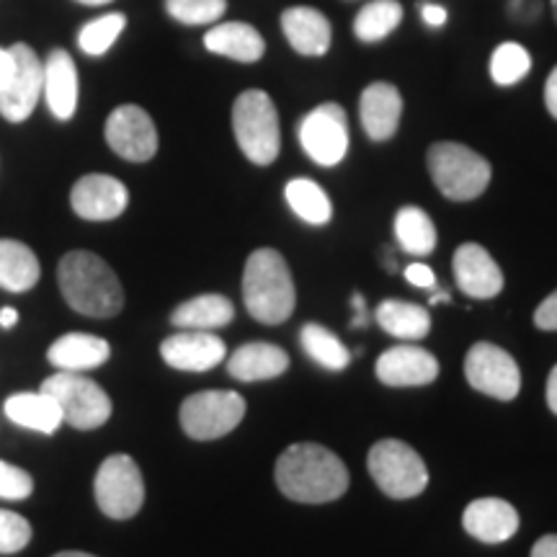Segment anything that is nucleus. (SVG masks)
I'll list each match as a JSON object with an SVG mask.
<instances>
[{"label":"nucleus","instance_id":"f257e3e1","mask_svg":"<svg viewBox=\"0 0 557 557\" xmlns=\"http://www.w3.org/2000/svg\"><path fill=\"white\" fill-rule=\"evenodd\" d=\"M276 485L297 504H331L348 491V470L320 444H292L276 462Z\"/></svg>","mask_w":557,"mask_h":557},{"label":"nucleus","instance_id":"f03ea898","mask_svg":"<svg viewBox=\"0 0 557 557\" xmlns=\"http://www.w3.org/2000/svg\"><path fill=\"white\" fill-rule=\"evenodd\" d=\"M58 284L70 308L86 318H114L124 308L120 276L90 250H70L62 256Z\"/></svg>","mask_w":557,"mask_h":557},{"label":"nucleus","instance_id":"7ed1b4c3","mask_svg":"<svg viewBox=\"0 0 557 557\" xmlns=\"http://www.w3.org/2000/svg\"><path fill=\"white\" fill-rule=\"evenodd\" d=\"M243 299L250 315L263 325L284 323L295 312V282L278 250L259 248L248 256L243 271Z\"/></svg>","mask_w":557,"mask_h":557},{"label":"nucleus","instance_id":"20e7f679","mask_svg":"<svg viewBox=\"0 0 557 557\" xmlns=\"http://www.w3.org/2000/svg\"><path fill=\"white\" fill-rule=\"evenodd\" d=\"M436 189L451 201H472L491 184V163L459 143H436L426 156Z\"/></svg>","mask_w":557,"mask_h":557},{"label":"nucleus","instance_id":"39448f33","mask_svg":"<svg viewBox=\"0 0 557 557\" xmlns=\"http://www.w3.org/2000/svg\"><path fill=\"white\" fill-rule=\"evenodd\" d=\"M233 132L243 156L256 165H271L282 148L278 114L267 90H246L233 103Z\"/></svg>","mask_w":557,"mask_h":557},{"label":"nucleus","instance_id":"423d86ee","mask_svg":"<svg viewBox=\"0 0 557 557\" xmlns=\"http://www.w3.org/2000/svg\"><path fill=\"white\" fill-rule=\"evenodd\" d=\"M369 475L389 498H416L426 491L429 470L421 455L400 442V438H382L369 449Z\"/></svg>","mask_w":557,"mask_h":557},{"label":"nucleus","instance_id":"0eeeda50","mask_svg":"<svg viewBox=\"0 0 557 557\" xmlns=\"http://www.w3.org/2000/svg\"><path fill=\"white\" fill-rule=\"evenodd\" d=\"M41 393L54 398L62 421L78 431L101 429L111 418V398L107 389L96 385L90 377H83L81 372H58L41 382Z\"/></svg>","mask_w":557,"mask_h":557},{"label":"nucleus","instance_id":"6e6552de","mask_svg":"<svg viewBox=\"0 0 557 557\" xmlns=\"http://www.w3.org/2000/svg\"><path fill=\"white\" fill-rule=\"evenodd\" d=\"M246 416V400L230 389H205L181 403V429L197 442H212L238 429Z\"/></svg>","mask_w":557,"mask_h":557},{"label":"nucleus","instance_id":"1a4fd4ad","mask_svg":"<svg viewBox=\"0 0 557 557\" xmlns=\"http://www.w3.org/2000/svg\"><path fill=\"white\" fill-rule=\"evenodd\" d=\"M96 504L109 519H132L145 504V480L129 455H111L94 480Z\"/></svg>","mask_w":557,"mask_h":557},{"label":"nucleus","instance_id":"9d476101","mask_svg":"<svg viewBox=\"0 0 557 557\" xmlns=\"http://www.w3.org/2000/svg\"><path fill=\"white\" fill-rule=\"evenodd\" d=\"M299 145L323 169L338 165L348 152V116L338 103H320L299 122Z\"/></svg>","mask_w":557,"mask_h":557},{"label":"nucleus","instance_id":"9b49d317","mask_svg":"<svg viewBox=\"0 0 557 557\" xmlns=\"http://www.w3.org/2000/svg\"><path fill=\"white\" fill-rule=\"evenodd\" d=\"M465 377L478 393L496 400H513L521 389V372L511 354L485 341L472 346L465 357Z\"/></svg>","mask_w":557,"mask_h":557},{"label":"nucleus","instance_id":"f8f14e48","mask_svg":"<svg viewBox=\"0 0 557 557\" xmlns=\"http://www.w3.org/2000/svg\"><path fill=\"white\" fill-rule=\"evenodd\" d=\"M13 54V75L9 86L0 90V116L11 124L26 122L45 94V65L29 45L9 47Z\"/></svg>","mask_w":557,"mask_h":557},{"label":"nucleus","instance_id":"ddd939ff","mask_svg":"<svg viewBox=\"0 0 557 557\" xmlns=\"http://www.w3.org/2000/svg\"><path fill=\"white\" fill-rule=\"evenodd\" d=\"M109 148L129 163H148L158 152V129L152 116L135 103H122L107 120Z\"/></svg>","mask_w":557,"mask_h":557},{"label":"nucleus","instance_id":"4468645a","mask_svg":"<svg viewBox=\"0 0 557 557\" xmlns=\"http://www.w3.org/2000/svg\"><path fill=\"white\" fill-rule=\"evenodd\" d=\"M129 205V191L120 178L107 173H88L75 181L70 191V207L81 220L109 222L124 214Z\"/></svg>","mask_w":557,"mask_h":557},{"label":"nucleus","instance_id":"2eb2a0df","mask_svg":"<svg viewBox=\"0 0 557 557\" xmlns=\"http://www.w3.org/2000/svg\"><path fill=\"white\" fill-rule=\"evenodd\" d=\"M160 357L178 372H207L227 359V346L212 331H178L160 344Z\"/></svg>","mask_w":557,"mask_h":557},{"label":"nucleus","instance_id":"dca6fc26","mask_svg":"<svg viewBox=\"0 0 557 557\" xmlns=\"http://www.w3.org/2000/svg\"><path fill=\"white\" fill-rule=\"evenodd\" d=\"M374 374L389 387H421L438 377V361L421 346H395L377 359Z\"/></svg>","mask_w":557,"mask_h":557},{"label":"nucleus","instance_id":"f3484780","mask_svg":"<svg viewBox=\"0 0 557 557\" xmlns=\"http://www.w3.org/2000/svg\"><path fill=\"white\" fill-rule=\"evenodd\" d=\"M457 287L472 299H493L504 289V271L478 243H465L455 253Z\"/></svg>","mask_w":557,"mask_h":557},{"label":"nucleus","instance_id":"a211bd4d","mask_svg":"<svg viewBox=\"0 0 557 557\" xmlns=\"http://www.w3.org/2000/svg\"><path fill=\"white\" fill-rule=\"evenodd\" d=\"M462 527L485 545H500L519 532V513L504 498H475L465 508Z\"/></svg>","mask_w":557,"mask_h":557},{"label":"nucleus","instance_id":"6ab92c4d","mask_svg":"<svg viewBox=\"0 0 557 557\" xmlns=\"http://www.w3.org/2000/svg\"><path fill=\"white\" fill-rule=\"evenodd\" d=\"M361 127L374 143H387L398 132L403 116V96L393 83H369L359 101Z\"/></svg>","mask_w":557,"mask_h":557},{"label":"nucleus","instance_id":"aec40b11","mask_svg":"<svg viewBox=\"0 0 557 557\" xmlns=\"http://www.w3.org/2000/svg\"><path fill=\"white\" fill-rule=\"evenodd\" d=\"M282 32L289 47L305 58H323L331 50V21L308 5H295L282 13Z\"/></svg>","mask_w":557,"mask_h":557},{"label":"nucleus","instance_id":"412c9836","mask_svg":"<svg viewBox=\"0 0 557 557\" xmlns=\"http://www.w3.org/2000/svg\"><path fill=\"white\" fill-rule=\"evenodd\" d=\"M45 99L52 116L67 122L78 109V70L65 50H52L45 60Z\"/></svg>","mask_w":557,"mask_h":557},{"label":"nucleus","instance_id":"4be33fe9","mask_svg":"<svg viewBox=\"0 0 557 557\" xmlns=\"http://www.w3.org/2000/svg\"><path fill=\"white\" fill-rule=\"evenodd\" d=\"M111 357L109 341L94 333H65L60 336L47 351L50 364L58 372H90V369H99L107 364Z\"/></svg>","mask_w":557,"mask_h":557},{"label":"nucleus","instance_id":"5701e85b","mask_svg":"<svg viewBox=\"0 0 557 557\" xmlns=\"http://www.w3.org/2000/svg\"><path fill=\"white\" fill-rule=\"evenodd\" d=\"M289 357L282 346L274 344H246L235 348L227 357L230 377L240 382L274 380L287 372Z\"/></svg>","mask_w":557,"mask_h":557},{"label":"nucleus","instance_id":"b1692460","mask_svg":"<svg viewBox=\"0 0 557 557\" xmlns=\"http://www.w3.org/2000/svg\"><path fill=\"white\" fill-rule=\"evenodd\" d=\"M205 47L212 54L230 58L235 62H259L267 52V41L250 24L243 21H225L214 24L205 34Z\"/></svg>","mask_w":557,"mask_h":557},{"label":"nucleus","instance_id":"393cba45","mask_svg":"<svg viewBox=\"0 0 557 557\" xmlns=\"http://www.w3.org/2000/svg\"><path fill=\"white\" fill-rule=\"evenodd\" d=\"M3 413L11 423L37 434H54L62 426V410L47 393H16L5 400Z\"/></svg>","mask_w":557,"mask_h":557},{"label":"nucleus","instance_id":"a878e982","mask_svg":"<svg viewBox=\"0 0 557 557\" xmlns=\"http://www.w3.org/2000/svg\"><path fill=\"white\" fill-rule=\"evenodd\" d=\"M235 308L222 295H199L181 302L171 312V325L178 331H218L233 323Z\"/></svg>","mask_w":557,"mask_h":557},{"label":"nucleus","instance_id":"bb28decb","mask_svg":"<svg viewBox=\"0 0 557 557\" xmlns=\"http://www.w3.org/2000/svg\"><path fill=\"white\" fill-rule=\"evenodd\" d=\"M39 274L37 253L26 243L9 238L0 240V289L13 292V295L29 292L37 287Z\"/></svg>","mask_w":557,"mask_h":557},{"label":"nucleus","instance_id":"cd10ccee","mask_svg":"<svg viewBox=\"0 0 557 557\" xmlns=\"http://www.w3.org/2000/svg\"><path fill=\"white\" fill-rule=\"evenodd\" d=\"M374 318H377L382 331L403 341H421L431 331V315L426 308L413 302H400V299L380 302Z\"/></svg>","mask_w":557,"mask_h":557},{"label":"nucleus","instance_id":"c85d7f7f","mask_svg":"<svg viewBox=\"0 0 557 557\" xmlns=\"http://www.w3.org/2000/svg\"><path fill=\"white\" fill-rule=\"evenodd\" d=\"M395 238L410 256H429L436 248V227L421 207H403L395 214Z\"/></svg>","mask_w":557,"mask_h":557},{"label":"nucleus","instance_id":"c756f323","mask_svg":"<svg viewBox=\"0 0 557 557\" xmlns=\"http://www.w3.org/2000/svg\"><path fill=\"white\" fill-rule=\"evenodd\" d=\"M403 9L398 0H372L354 18V34H357V39L372 45V41L389 37V34L398 29Z\"/></svg>","mask_w":557,"mask_h":557},{"label":"nucleus","instance_id":"7c9ffc66","mask_svg":"<svg viewBox=\"0 0 557 557\" xmlns=\"http://www.w3.org/2000/svg\"><path fill=\"white\" fill-rule=\"evenodd\" d=\"M287 201L292 212L299 220L310 222V225H329L333 218V207L329 194H325L315 181L310 178H295L287 184Z\"/></svg>","mask_w":557,"mask_h":557},{"label":"nucleus","instance_id":"2f4dec72","mask_svg":"<svg viewBox=\"0 0 557 557\" xmlns=\"http://www.w3.org/2000/svg\"><path fill=\"white\" fill-rule=\"evenodd\" d=\"M299 341H302V348L308 351V357L315 359L320 367L331 369V372H341V369L351 364L348 348L329 329H323V325L308 323L299 331Z\"/></svg>","mask_w":557,"mask_h":557},{"label":"nucleus","instance_id":"473e14b6","mask_svg":"<svg viewBox=\"0 0 557 557\" xmlns=\"http://www.w3.org/2000/svg\"><path fill=\"white\" fill-rule=\"evenodd\" d=\"M124 26H127V16L124 13H107V16L88 21L78 34V47L88 58H101V54H107L114 47V41L120 39Z\"/></svg>","mask_w":557,"mask_h":557},{"label":"nucleus","instance_id":"72a5a7b5","mask_svg":"<svg viewBox=\"0 0 557 557\" xmlns=\"http://www.w3.org/2000/svg\"><path fill=\"white\" fill-rule=\"evenodd\" d=\"M529 67H532V58L524 47L517 41H504L491 58V78L496 86H513V83L527 78Z\"/></svg>","mask_w":557,"mask_h":557},{"label":"nucleus","instance_id":"f704fd0d","mask_svg":"<svg viewBox=\"0 0 557 557\" xmlns=\"http://www.w3.org/2000/svg\"><path fill=\"white\" fill-rule=\"evenodd\" d=\"M165 11L178 24L205 26L225 16L227 0H165Z\"/></svg>","mask_w":557,"mask_h":557},{"label":"nucleus","instance_id":"c9c22d12","mask_svg":"<svg viewBox=\"0 0 557 557\" xmlns=\"http://www.w3.org/2000/svg\"><path fill=\"white\" fill-rule=\"evenodd\" d=\"M32 542V524L21 513L0 508V555H16Z\"/></svg>","mask_w":557,"mask_h":557},{"label":"nucleus","instance_id":"e433bc0d","mask_svg":"<svg viewBox=\"0 0 557 557\" xmlns=\"http://www.w3.org/2000/svg\"><path fill=\"white\" fill-rule=\"evenodd\" d=\"M34 493V480L26 470L0 459V498L26 500Z\"/></svg>","mask_w":557,"mask_h":557},{"label":"nucleus","instance_id":"4c0bfd02","mask_svg":"<svg viewBox=\"0 0 557 557\" xmlns=\"http://www.w3.org/2000/svg\"><path fill=\"white\" fill-rule=\"evenodd\" d=\"M534 325L540 331H557V289L534 312Z\"/></svg>","mask_w":557,"mask_h":557},{"label":"nucleus","instance_id":"58836bf2","mask_svg":"<svg viewBox=\"0 0 557 557\" xmlns=\"http://www.w3.org/2000/svg\"><path fill=\"white\" fill-rule=\"evenodd\" d=\"M406 278L413 284V287H421V289H431L436 284L434 271H431L426 263H410L406 269Z\"/></svg>","mask_w":557,"mask_h":557},{"label":"nucleus","instance_id":"ea45409f","mask_svg":"<svg viewBox=\"0 0 557 557\" xmlns=\"http://www.w3.org/2000/svg\"><path fill=\"white\" fill-rule=\"evenodd\" d=\"M421 16H423V21H426V26H431V29H438V26L447 24V11H444L442 5L426 3L421 9Z\"/></svg>","mask_w":557,"mask_h":557},{"label":"nucleus","instance_id":"a19ab883","mask_svg":"<svg viewBox=\"0 0 557 557\" xmlns=\"http://www.w3.org/2000/svg\"><path fill=\"white\" fill-rule=\"evenodd\" d=\"M532 557H557V534H547V537L534 542Z\"/></svg>","mask_w":557,"mask_h":557},{"label":"nucleus","instance_id":"79ce46f5","mask_svg":"<svg viewBox=\"0 0 557 557\" xmlns=\"http://www.w3.org/2000/svg\"><path fill=\"white\" fill-rule=\"evenodd\" d=\"M545 103L547 111L557 120V67L549 73V78L545 83Z\"/></svg>","mask_w":557,"mask_h":557},{"label":"nucleus","instance_id":"37998d69","mask_svg":"<svg viewBox=\"0 0 557 557\" xmlns=\"http://www.w3.org/2000/svg\"><path fill=\"white\" fill-rule=\"evenodd\" d=\"M11 75H13V54L11 50H3V47H0V90L9 86Z\"/></svg>","mask_w":557,"mask_h":557},{"label":"nucleus","instance_id":"c03bdc74","mask_svg":"<svg viewBox=\"0 0 557 557\" xmlns=\"http://www.w3.org/2000/svg\"><path fill=\"white\" fill-rule=\"evenodd\" d=\"M547 406L557 416V364H555V369H553V372H549V377H547Z\"/></svg>","mask_w":557,"mask_h":557},{"label":"nucleus","instance_id":"a18cd8bd","mask_svg":"<svg viewBox=\"0 0 557 557\" xmlns=\"http://www.w3.org/2000/svg\"><path fill=\"white\" fill-rule=\"evenodd\" d=\"M16 323H18L16 308H3V310H0V329L11 331V329H16Z\"/></svg>","mask_w":557,"mask_h":557},{"label":"nucleus","instance_id":"49530a36","mask_svg":"<svg viewBox=\"0 0 557 557\" xmlns=\"http://www.w3.org/2000/svg\"><path fill=\"white\" fill-rule=\"evenodd\" d=\"M52 557H96V555H88V553H75V549H70V553H58Z\"/></svg>","mask_w":557,"mask_h":557},{"label":"nucleus","instance_id":"de8ad7c7","mask_svg":"<svg viewBox=\"0 0 557 557\" xmlns=\"http://www.w3.org/2000/svg\"><path fill=\"white\" fill-rule=\"evenodd\" d=\"M75 3H83V5H107L111 0H75Z\"/></svg>","mask_w":557,"mask_h":557},{"label":"nucleus","instance_id":"09e8293b","mask_svg":"<svg viewBox=\"0 0 557 557\" xmlns=\"http://www.w3.org/2000/svg\"><path fill=\"white\" fill-rule=\"evenodd\" d=\"M553 13H555V21H557V0H553Z\"/></svg>","mask_w":557,"mask_h":557}]
</instances>
